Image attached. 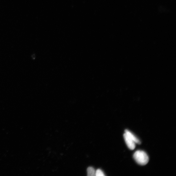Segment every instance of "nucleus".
Here are the masks:
<instances>
[{"label": "nucleus", "mask_w": 176, "mask_h": 176, "mask_svg": "<svg viewBox=\"0 0 176 176\" xmlns=\"http://www.w3.org/2000/svg\"><path fill=\"white\" fill-rule=\"evenodd\" d=\"M124 138L129 148L132 150L134 149L135 147V142L125 133L124 134Z\"/></svg>", "instance_id": "obj_2"}, {"label": "nucleus", "mask_w": 176, "mask_h": 176, "mask_svg": "<svg viewBox=\"0 0 176 176\" xmlns=\"http://www.w3.org/2000/svg\"><path fill=\"white\" fill-rule=\"evenodd\" d=\"M133 158L135 161L141 166H144L149 162V158L146 153L143 151H136L133 155Z\"/></svg>", "instance_id": "obj_1"}, {"label": "nucleus", "mask_w": 176, "mask_h": 176, "mask_svg": "<svg viewBox=\"0 0 176 176\" xmlns=\"http://www.w3.org/2000/svg\"><path fill=\"white\" fill-rule=\"evenodd\" d=\"M95 175L96 176H104L105 175L101 170L98 169L96 172Z\"/></svg>", "instance_id": "obj_5"}, {"label": "nucleus", "mask_w": 176, "mask_h": 176, "mask_svg": "<svg viewBox=\"0 0 176 176\" xmlns=\"http://www.w3.org/2000/svg\"><path fill=\"white\" fill-rule=\"evenodd\" d=\"M96 172L94 168L90 167L87 169V175L88 176H95Z\"/></svg>", "instance_id": "obj_4"}, {"label": "nucleus", "mask_w": 176, "mask_h": 176, "mask_svg": "<svg viewBox=\"0 0 176 176\" xmlns=\"http://www.w3.org/2000/svg\"><path fill=\"white\" fill-rule=\"evenodd\" d=\"M125 133H126L135 142V143L140 144L141 143L140 141L136 136L129 130L126 129L125 130Z\"/></svg>", "instance_id": "obj_3"}]
</instances>
